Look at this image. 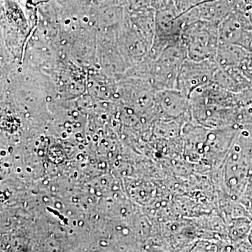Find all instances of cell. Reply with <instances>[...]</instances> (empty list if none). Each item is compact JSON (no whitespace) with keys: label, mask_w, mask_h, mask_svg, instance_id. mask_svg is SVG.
Masks as SVG:
<instances>
[{"label":"cell","mask_w":252,"mask_h":252,"mask_svg":"<svg viewBox=\"0 0 252 252\" xmlns=\"http://www.w3.org/2000/svg\"><path fill=\"white\" fill-rule=\"evenodd\" d=\"M102 245H104V246H107V243L106 242H102Z\"/></svg>","instance_id":"6"},{"label":"cell","mask_w":252,"mask_h":252,"mask_svg":"<svg viewBox=\"0 0 252 252\" xmlns=\"http://www.w3.org/2000/svg\"><path fill=\"white\" fill-rule=\"evenodd\" d=\"M217 67L215 60L196 62L187 59L180 68L176 89L189 97L195 89L213 83Z\"/></svg>","instance_id":"2"},{"label":"cell","mask_w":252,"mask_h":252,"mask_svg":"<svg viewBox=\"0 0 252 252\" xmlns=\"http://www.w3.org/2000/svg\"><path fill=\"white\" fill-rule=\"evenodd\" d=\"M102 184H105L106 183V181L105 180H102Z\"/></svg>","instance_id":"10"},{"label":"cell","mask_w":252,"mask_h":252,"mask_svg":"<svg viewBox=\"0 0 252 252\" xmlns=\"http://www.w3.org/2000/svg\"><path fill=\"white\" fill-rule=\"evenodd\" d=\"M97 195H101V193H99V192H97Z\"/></svg>","instance_id":"12"},{"label":"cell","mask_w":252,"mask_h":252,"mask_svg":"<svg viewBox=\"0 0 252 252\" xmlns=\"http://www.w3.org/2000/svg\"><path fill=\"white\" fill-rule=\"evenodd\" d=\"M239 0H204L196 4L200 19L219 24L223 18L235 11Z\"/></svg>","instance_id":"3"},{"label":"cell","mask_w":252,"mask_h":252,"mask_svg":"<svg viewBox=\"0 0 252 252\" xmlns=\"http://www.w3.org/2000/svg\"><path fill=\"white\" fill-rule=\"evenodd\" d=\"M44 200H45V201H46V200H47V198H44Z\"/></svg>","instance_id":"13"},{"label":"cell","mask_w":252,"mask_h":252,"mask_svg":"<svg viewBox=\"0 0 252 252\" xmlns=\"http://www.w3.org/2000/svg\"><path fill=\"white\" fill-rule=\"evenodd\" d=\"M56 205H56V206H57L58 207H61V204L57 203V204H56Z\"/></svg>","instance_id":"8"},{"label":"cell","mask_w":252,"mask_h":252,"mask_svg":"<svg viewBox=\"0 0 252 252\" xmlns=\"http://www.w3.org/2000/svg\"><path fill=\"white\" fill-rule=\"evenodd\" d=\"M52 189V190H55V189H55L54 187H53L52 189Z\"/></svg>","instance_id":"11"},{"label":"cell","mask_w":252,"mask_h":252,"mask_svg":"<svg viewBox=\"0 0 252 252\" xmlns=\"http://www.w3.org/2000/svg\"><path fill=\"white\" fill-rule=\"evenodd\" d=\"M218 25L200 20L183 30L181 40L187 48L189 59L196 62L215 60L220 46Z\"/></svg>","instance_id":"1"},{"label":"cell","mask_w":252,"mask_h":252,"mask_svg":"<svg viewBox=\"0 0 252 252\" xmlns=\"http://www.w3.org/2000/svg\"><path fill=\"white\" fill-rule=\"evenodd\" d=\"M238 119L252 125V102L241 109V112L238 114Z\"/></svg>","instance_id":"5"},{"label":"cell","mask_w":252,"mask_h":252,"mask_svg":"<svg viewBox=\"0 0 252 252\" xmlns=\"http://www.w3.org/2000/svg\"><path fill=\"white\" fill-rule=\"evenodd\" d=\"M114 189V190H117L118 188L117 187H114V189Z\"/></svg>","instance_id":"9"},{"label":"cell","mask_w":252,"mask_h":252,"mask_svg":"<svg viewBox=\"0 0 252 252\" xmlns=\"http://www.w3.org/2000/svg\"><path fill=\"white\" fill-rule=\"evenodd\" d=\"M164 107L171 116H179L185 112L187 108V97L177 89H167L162 94Z\"/></svg>","instance_id":"4"},{"label":"cell","mask_w":252,"mask_h":252,"mask_svg":"<svg viewBox=\"0 0 252 252\" xmlns=\"http://www.w3.org/2000/svg\"><path fill=\"white\" fill-rule=\"evenodd\" d=\"M44 185H47V184H49V182H47V181H44Z\"/></svg>","instance_id":"7"}]
</instances>
